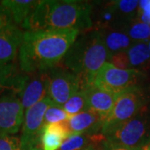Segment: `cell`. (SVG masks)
<instances>
[{"label":"cell","instance_id":"obj_1","mask_svg":"<svg viewBox=\"0 0 150 150\" xmlns=\"http://www.w3.org/2000/svg\"><path fill=\"white\" fill-rule=\"evenodd\" d=\"M76 30L26 31L18 51L23 72H44L59 64L79 34Z\"/></svg>","mask_w":150,"mask_h":150},{"label":"cell","instance_id":"obj_2","mask_svg":"<svg viewBox=\"0 0 150 150\" xmlns=\"http://www.w3.org/2000/svg\"><path fill=\"white\" fill-rule=\"evenodd\" d=\"M93 5L74 0L38 1L22 26L27 31L76 30L93 27Z\"/></svg>","mask_w":150,"mask_h":150},{"label":"cell","instance_id":"obj_3","mask_svg":"<svg viewBox=\"0 0 150 150\" xmlns=\"http://www.w3.org/2000/svg\"><path fill=\"white\" fill-rule=\"evenodd\" d=\"M108 59L100 33L94 30L77 38L59 64L79 77L85 88L93 84L97 73Z\"/></svg>","mask_w":150,"mask_h":150},{"label":"cell","instance_id":"obj_4","mask_svg":"<svg viewBox=\"0 0 150 150\" xmlns=\"http://www.w3.org/2000/svg\"><path fill=\"white\" fill-rule=\"evenodd\" d=\"M112 143L129 148H146L150 144V108L144 107L134 117L106 134Z\"/></svg>","mask_w":150,"mask_h":150},{"label":"cell","instance_id":"obj_5","mask_svg":"<svg viewBox=\"0 0 150 150\" xmlns=\"http://www.w3.org/2000/svg\"><path fill=\"white\" fill-rule=\"evenodd\" d=\"M149 102V97L143 87L133 88L118 94L111 112L103 120L101 134L105 136L114 128L134 117Z\"/></svg>","mask_w":150,"mask_h":150},{"label":"cell","instance_id":"obj_6","mask_svg":"<svg viewBox=\"0 0 150 150\" xmlns=\"http://www.w3.org/2000/svg\"><path fill=\"white\" fill-rule=\"evenodd\" d=\"M147 79L145 72L137 69H123L107 62L95 75L93 84L113 95L128 89L143 87Z\"/></svg>","mask_w":150,"mask_h":150},{"label":"cell","instance_id":"obj_7","mask_svg":"<svg viewBox=\"0 0 150 150\" xmlns=\"http://www.w3.org/2000/svg\"><path fill=\"white\" fill-rule=\"evenodd\" d=\"M48 74V97L55 105L61 106L77 92L84 88L79 77L60 64L47 71Z\"/></svg>","mask_w":150,"mask_h":150},{"label":"cell","instance_id":"obj_8","mask_svg":"<svg viewBox=\"0 0 150 150\" xmlns=\"http://www.w3.org/2000/svg\"><path fill=\"white\" fill-rule=\"evenodd\" d=\"M53 104L54 103L51 99L46 97L25 111L19 138L22 150L41 149V134L44 125V115L47 109Z\"/></svg>","mask_w":150,"mask_h":150},{"label":"cell","instance_id":"obj_9","mask_svg":"<svg viewBox=\"0 0 150 150\" xmlns=\"http://www.w3.org/2000/svg\"><path fill=\"white\" fill-rule=\"evenodd\" d=\"M24 110L14 94L0 97V136L16 134L23 122Z\"/></svg>","mask_w":150,"mask_h":150},{"label":"cell","instance_id":"obj_10","mask_svg":"<svg viewBox=\"0 0 150 150\" xmlns=\"http://www.w3.org/2000/svg\"><path fill=\"white\" fill-rule=\"evenodd\" d=\"M108 62L123 69H137L146 73L150 69V50L148 43H134L128 49L112 55Z\"/></svg>","mask_w":150,"mask_h":150},{"label":"cell","instance_id":"obj_11","mask_svg":"<svg viewBox=\"0 0 150 150\" xmlns=\"http://www.w3.org/2000/svg\"><path fill=\"white\" fill-rule=\"evenodd\" d=\"M48 74L47 71L24 74L18 98L24 112L29 108L48 97Z\"/></svg>","mask_w":150,"mask_h":150},{"label":"cell","instance_id":"obj_12","mask_svg":"<svg viewBox=\"0 0 150 150\" xmlns=\"http://www.w3.org/2000/svg\"><path fill=\"white\" fill-rule=\"evenodd\" d=\"M23 33L16 24L0 31V65L11 64L15 59L23 40Z\"/></svg>","mask_w":150,"mask_h":150},{"label":"cell","instance_id":"obj_13","mask_svg":"<svg viewBox=\"0 0 150 150\" xmlns=\"http://www.w3.org/2000/svg\"><path fill=\"white\" fill-rule=\"evenodd\" d=\"M103 119L96 112L91 110H86L67 120V124L72 134H84L89 135L101 134Z\"/></svg>","mask_w":150,"mask_h":150},{"label":"cell","instance_id":"obj_14","mask_svg":"<svg viewBox=\"0 0 150 150\" xmlns=\"http://www.w3.org/2000/svg\"><path fill=\"white\" fill-rule=\"evenodd\" d=\"M85 90L88 110L96 112L104 120L111 112L116 99V95L97 88L93 84L86 87Z\"/></svg>","mask_w":150,"mask_h":150},{"label":"cell","instance_id":"obj_15","mask_svg":"<svg viewBox=\"0 0 150 150\" xmlns=\"http://www.w3.org/2000/svg\"><path fill=\"white\" fill-rule=\"evenodd\" d=\"M70 134L67 121L44 124L41 134V149L42 150H59Z\"/></svg>","mask_w":150,"mask_h":150},{"label":"cell","instance_id":"obj_16","mask_svg":"<svg viewBox=\"0 0 150 150\" xmlns=\"http://www.w3.org/2000/svg\"><path fill=\"white\" fill-rule=\"evenodd\" d=\"M103 43L108 51L109 58L113 54L123 52L133 44L130 38L121 30H116L112 27H103L98 30Z\"/></svg>","mask_w":150,"mask_h":150},{"label":"cell","instance_id":"obj_17","mask_svg":"<svg viewBox=\"0 0 150 150\" xmlns=\"http://www.w3.org/2000/svg\"><path fill=\"white\" fill-rule=\"evenodd\" d=\"M24 74H20L13 64L0 65V95L5 92L18 97L21 91Z\"/></svg>","mask_w":150,"mask_h":150},{"label":"cell","instance_id":"obj_18","mask_svg":"<svg viewBox=\"0 0 150 150\" xmlns=\"http://www.w3.org/2000/svg\"><path fill=\"white\" fill-rule=\"evenodd\" d=\"M38 1L33 0H4L1 5L12 17L15 24H23Z\"/></svg>","mask_w":150,"mask_h":150},{"label":"cell","instance_id":"obj_19","mask_svg":"<svg viewBox=\"0 0 150 150\" xmlns=\"http://www.w3.org/2000/svg\"><path fill=\"white\" fill-rule=\"evenodd\" d=\"M132 41L145 42L148 43L150 40V25L140 21L138 18L131 20L129 23H127L125 30H123Z\"/></svg>","mask_w":150,"mask_h":150},{"label":"cell","instance_id":"obj_20","mask_svg":"<svg viewBox=\"0 0 150 150\" xmlns=\"http://www.w3.org/2000/svg\"><path fill=\"white\" fill-rule=\"evenodd\" d=\"M139 1L136 0H120L112 2L109 5L108 10L109 11L112 15L118 14L122 17L129 18V21L134 19V16L137 15L138 8H139Z\"/></svg>","mask_w":150,"mask_h":150},{"label":"cell","instance_id":"obj_21","mask_svg":"<svg viewBox=\"0 0 150 150\" xmlns=\"http://www.w3.org/2000/svg\"><path fill=\"white\" fill-rule=\"evenodd\" d=\"M63 108L70 117L88 110V100L84 89H81L70 98L63 105Z\"/></svg>","mask_w":150,"mask_h":150},{"label":"cell","instance_id":"obj_22","mask_svg":"<svg viewBox=\"0 0 150 150\" xmlns=\"http://www.w3.org/2000/svg\"><path fill=\"white\" fill-rule=\"evenodd\" d=\"M69 118V116L64 110L63 107L53 104L47 109L44 115V124L57 123L65 122Z\"/></svg>","mask_w":150,"mask_h":150},{"label":"cell","instance_id":"obj_23","mask_svg":"<svg viewBox=\"0 0 150 150\" xmlns=\"http://www.w3.org/2000/svg\"><path fill=\"white\" fill-rule=\"evenodd\" d=\"M0 150H22L19 138L13 135L0 136Z\"/></svg>","mask_w":150,"mask_h":150},{"label":"cell","instance_id":"obj_24","mask_svg":"<svg viewBox=\"0 0 150 150\" xmlns=\"http://www.w3.org/2000/svg\"><path fill=\"white\" fill-rule=\"evenodd\" d=\"M137 16L136 18L150 25V0L139 1Z\"/></svg>","mask_w":150,"mask_h":150},{"label":"cell","instance_id":"obj_25","mask_svg":"<svg viewBox=\"0 0 150 150\" xmlns=\"http://www.w3.org/2000/svg\"><path fill=\"white\" fill-rule=\"evenodd\" d=\"M100 150H145V148H129L123 145L117 144L108 141L106 139L100 144Z\"/></svg>","mask_w":150,"mask_h":150},{"label":"cell","instance_id":"obj_26","mask_svg":"<svg viewBox=\"0 0 150 150\" xmlns=\"http://www.w3.org/2000/svg\"><path fill=\"white\" fill-rule=\"evenodd\" d=\"M12 24H15L10 14L2 7L0 2V31L4 28L10 26Z\"/></svg>","mask_w":150,"mask_h":150},{"label":"cell","instance_id":"obj_27","mask_svg":"<svg viewBox=\"0 0 150 150\" xmlns=\"http://www.w3.org/2000/svg\"><path fill=\"white\" fill-rule=\"evenodd\" d=\"M87 150H97L96 149V147L95 146H90V147H88Z\"/></svg>","mask_w":150,"mask_h":150},{"label":"cell","instance_id":"obj_28","mask_svg":"<svg viewBox=\"0 0 150 150\" xmlns=\"http://www.w3.org/2000/svg\"><path fill=\"white\" fill-rule=\"evenodd\" d=\"M145 150H150V144L145 148Z\"/></svg>","mask_w":150,"mask_h":150},{"label":"cell","instance_id":"obj_29","mask_svg":"<svg viewBox=\"0 0 150 150\" xmlns=\"http://www.w3.org/2000/svg\"><path fill=\"white\" fill-rule=\"evenodd\" d=\"M148 46H149V50H150V40L148 42Z\"/></svg>","mask_w":150,"mask_h":150},{"label":"cell","instance_id":"obj_30","mask_svg":"<svg viewBox=\"0 0 150 150\" xmlns=\"http://www.w3.org/2000/svg\"><path fill=\"white\" fill-rule=\"evenodd\" d=\"M33 150H42L41 149H33Z\"/></svg>","mask_w":150,"mask_h":150},{"label":"cell","instance_id":"obj_31","mask_svg":"<svg viewBox=\"0 0 150 150\" xmlns=\"http://www.w3.org/2000/svg\"><path fill=\"white\" fill-rule=\"evenodd\" d=\"M83 150H87V149H83Z\"/></svg>","mask_w":150,"mask_h":150}]
</instances>
